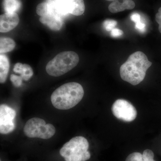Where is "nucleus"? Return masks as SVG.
<instances>
[{
  "label": "nucleus",
  "mask_w": 161,
  "mask_h": 161,
  "mask_svg": "<svg viewBox=\"0 0 161 161\" xmlns=\"http://www.w3.org/2000/svg\"><path fill=\"white\" fill-rule=\"evenodd\" d=\"M152 64L143 52H135L120 66L121 78L132 85H137L144 80Z\"/></svg>",
  "instance_id": "obj_1"
},
{
  "label": "nucleus",
  "mask_w": 161,
  "mask_h": 161,
  "mask_svg": "<svg viewBox=\"0 0 161 161\" xmlns=\"http://www.w3.org/2000/svg\"><path fill=\"white\" fill-rule=\"evenodd\" d=\"M84 92L80 84L68 82L58 87L52 93V104L59 110H66L74 108L83 98Z\"/></svg>",
  "instance_id": "obj_2"
},
{
  "label": "nucleus",
  "mask_w": 161,
  "mask_h": 161,
  "mask_svg": "<svg viewBox=\"0 0 161 161\" xmlns=\"http://www.w3.org/2000/svg\"><path fill=\"white\" fill-rule=\"evenodd\" d=\"M79 61V56L75 52H61L47 64V73L53 77H59L74 69Z\"/></svg>",
  "instance_id": "obj_3"
},
{
  "label": "nucleus",
  "mask_w": 161,
  "mask_h": 161,
  "mask_svg": "<svg viewBox=\"0 0 161 161\" xmlns=\"http://www.w3.org/2000/svg\"><path fill=\"white\" fill-rule=\"evenodd\" d=\"M89 147L86 138L76 136L64 145L60 153L65 161H86L91 158V153L88 151Z\"/></svg>",
  "instance_id": "obj_4"
},
{
  "label": "nucleus",
  "mask_w": 161,
  "mask_h": 161,
  "mask_svg": "<svg viewBox=\"0 0 161 161\" xmlns=\"http://www.w3.org/2000/svg\"><path fill=\"white\" fill-rule=\"evenodd\" d=\"M23 132L30 138L46 140L51 138L54 135L56 129L52 124H46L45 120L42 119L32 118L26 122Z\"/></svg>",
  "instance_id": "obj_5"
},
{
  "label": "nucleus",
  "mask_w": 161,
  "mask_h": 161,
  "mask_svg": "<svg viewBox=\"0 0 161 161\" xmlns=\"http://www.w3.org/2000/svg\"><path fill=\"white\" fill-rule=\"evenodd\" d=\"M112 111L116 118L127 122L134 120L137 114L136 109L132 104L123 99L115 101L112 105Z\"/></svg>",
  "instance_id": "obj_6"
},
{
  "label": "nucleus",
  "mask_w": 161,
  "mask_h": 161,
  "mask_svg": "<svg viewBox=\"0 0 161 161\" xmlns=\"http://www.w3.org/2000/svg\"><path fill=\"white\" fill-rule=\"evenodd\" d=\"M55 5L58 13L64 15L80 16L85 10L83 0H55Z\"/></svg>",
  "instance_id": "obj_7"
},
{
  "label": "nucleus",
  "mask_w": 161,
  "mask_h": 161,
  "mask_svg": "<svg viewBox=\"0 0 161 161\" xmlns=\"http://www.w3.org/2000/svg\"><path fill=\"white\" fill-rule=\"evenodd\" d=\"M16 112L14 109L5 104L0 106V133L7 134L15 129L14 119Z\"/></svg>",
  "instance_id": "obj_8"
},
{
  "label": "nucleus",
  "mask_w": 161,
  "mask_h": 161,
  "mask_svg": "<svg viewBox=\"0 0 161 161\" xmlns=\"http://www.w3.org/2000/svg\"><path fill=\"white\" fill-rule=\"evenodd\" d=\"M19 18L16 12L5 13L0 16V32H7L18 26Z\"/></svg>",
  "instance_id": "obj_9"
},
{
  "label": "nucleus",
  "mask_w": 161,
  "mask_h": 161,
  "mask_svg": "<svg viewBox=\"0 0 161 161\" xmlns=\"http://www.w3.org/2000/svg\"><path fill=\"white\" fill-rule=\"evenodd\" d=\"M39 20L40 23L54 31L60 30L63 26V22L59 15L50 10L47 14L40 17Z\"/></svg>",
  "instance_id": "obj_10"
},
{
  "label": "nucleus",
  "mask_w": 161,
  "mask_h": 161,
  "mask_svg": "<svg viewBox=\"0 0 161 161\" xmlns=\"http://www.w3.org/2000/svg\"><path fill=\"white\" fill-rule=\"evenodd\" d=\"M13 71L17 74H19L20 76L24 80H28L33 75L32 69L29 64L17 63L15 64Z\"/></svg>",
  "instance_id": "obj_11"
},
{
  "label": "nucleus",
  "mask_w": 161,
  "mask_h": 161,
  "mask_svg": "<svg viewBox=\"0 0 161 161\" xmlns=\"http://www.w3.org/2000/svg\"><path fill=\"white\" fill-rule=\"evenodd\" d=\"M154 153L150 150H144L143 154L138 152L131 153L126 159L125 161H155L153 160Z\"/></svg>",
  "instance_id": "obj_12"
},
{
  "label": "nucleus",
  "mask_w": 161,
  "mask_h": 161,
  "mask_svg": "<svg viewBox=\"0 0 161 161\" xmlns=\"http://www.w3.org/2000/svg\"><path fill=\"white\" fill-rule=\"evenodd\" d=\"M9 69V62L8 58L6 55L1 54L0 55V82H6Z\"/></svg>",
  "instance_id": "obj_13"
},
{
  "label": "nucleus",
  "mask_w": 161,
  "mask_h": 161,
  "mask_svg": "<svg viewBox=\"0 0 161 161\" xmlns=\"http://www.w3.org/2000/svg\"><path fill=\"white\" fill-rule=\"evenodd\" d=\"M16 46L14 40L9 37H1L0 39V53H6L13 50Z\"/></svg>",
  "instance_id": "obj_14"
},
{
  "label": "nucleus",
  "mask_w": 161,
  "mask_h": 161,
  "mask_svg": "<svg viewBox=\"0 0 161 161\" xmlns=\"http://www.w3.org/2000/svg\"><path fill=\"white\" fill-rule=\"evenodd\" d=\"M3 6L6 13L16 12L20 9L21 3L19 0H4Z\"/></svg>",
  "instance_id": "obj_15"
},
{
  "label": "nucleus",
  "mask_w": 161,
  "mask_h": 161,
  "mask_svg": "<svg viewBox=\"0 0 161 161\" xmlns=\"http://www.w3.org/2000/svg\"><path fill=\"white\" fill-rule=\"evenodd\" d=\"M109 10L113 13L120 12L126 9L125 2L123 0L122 3L119 0H115L110 4L108 6Z\"/></svg>",
  "instance_id": "obj_16"
},
{
  "label": "nucleus",
  "mask_w": 161,
  "mask_h": 161,
  "mask_svg": "<svg viewBox=\"0 0 161 161\" xmlns=\"http://www.w3.org/2000/svg\"><path fill=\"white\" fill-rule=\"evenodd\" d=\"M37 14L40 17L43 16L48 14L49 12V6L48 4L46 3H40L36 7Z\"/></svg>",
  "instance_id": "obj_17"
},
{
  "label": "nucleus",
  "mask_w": 161,
  "mask_h": 161,
  "mask_svg": "<svg viewBox=\"0 0 161 161\" xmlns=\"http://www.w3.org/2000/svg\"><path fill=\"white\" fill-rule=\"evenodd\" d=\"M117 22L113 19H107L104 21L103 26L107 31H111L117 25Z\"/></svg>",
  "instance_id": "obj_18"
},
{
  "label": "nucleus",
  "mask_w": 161,
  "mask_h": 161,
  "mask_svg": "<svg viewBox=\"0 0 161 161\" xmlns=\"http://www.w3.org/2000/svg\"><path fill=\"white\" fill-rule=\"evenodd\" d=\"M10 80L13 85L16 87H19L23 83V79L21 76L14 75H10Z\"/></svg>",
  "instance_id": "obj_19"
},
{
  "label": "nucleus",
  "mask_w": 161,
  "mask_h": 161,
  "mask_svg": "<svg viewBox=\"0 0 161 161\" xmlns=\"http://www.w3.org/2000/svg\"><path fill=\"white\" fill-rule=\"evenodd\" d=\"M124 32L121 30L114 28L111 31V35L113 37H118L123 35Z\"/></svg>",
  "instance_id": "obj_20"
},
{
  "label": "nucleus",
  "mask_w": 161,
  "mask_h": 161,
  "mask_svg": "<svg viewBox=\"0 0 161 161\" xmlns=\"http://www.w3.org/2000/svg\"><path fill=\"white\" fill-rule=\"evenodd\" d=\"M146 25L145 23H142L141 21L135 23V28L141 32H144L146 31Z\"/></svg>",
  "instance_id": "obj_21"
},
{
  "label": "nucleus",
  "mask_w": 161,
  "mask_h": 161,
  "mask_svg": "<svg viewBox=\"0 0 161 161\" xmlns=\"http://www.w3.org/2000/svg\"><path fill=\"white\" fill-rule=\"evenodd\" d=\"M155 20L159 24V31L161 33V7L158 9V12L155 16Z\"/></svg>",
  "instance_id": "obj_22"
},
{
  "label": "nucleus",
  "mask_w": 161,
  "mask_h": 161,
  "mask_svg": "<svg viewBox=\"0 0 161 161\" xmlns=\"http://www.w3.org/2000/svg\"><path fill=\"white\" fill-rule=\"evenodd\" d=\"M131 19L135 23L140 22L141 16L140 15L137 13H134L131 16Z\"/></svg>",
  "instance_id": "obj_23"
},
{
  "label": "nucleus",
  "mask_w": 161,
  "mask_h": 161,
  "mask_svg": "<svg viewBox=\"0 0 161 161\" xmlns=\"http://www.w3.org/2000/svg\"><path fill=\"white\" fill-rule=\"evenodd\" d=\"M106 1H110V2H114V1H115V0H106Z\"/></svg>",
  "instance_id": "obj_24"
},
{
  "label": "nucleus",
  "mask_w": 161,
  "mask_h": 161,
  "mask_svg": "<svg viewBox=\"0 0 161 161\" xmlns=\"http://www.w3.org/2000/svg\"></svg>",
  "instance_id": "obj_25"
}]
</instances>
